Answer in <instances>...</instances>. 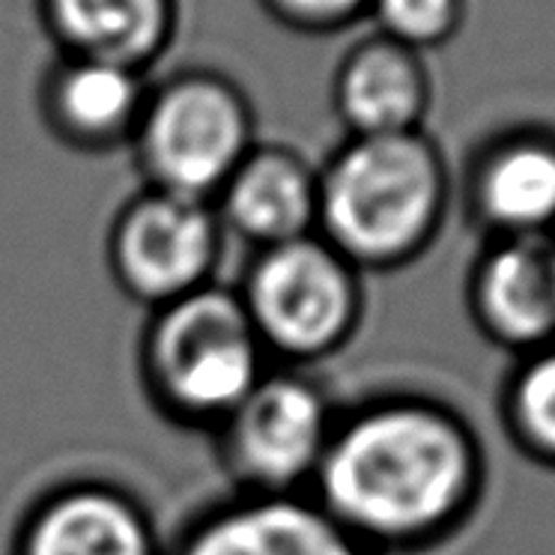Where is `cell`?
I'll return each instance as SVG.
<instances>
[{"label": "cell", "mask_w": 555, "mask_h": 555, "mask_svg": "<svg viewBox=\"0 0 555 555\" xmlns=\"http://www.w3.org/2000/svg\"><path fill=\"white\" fill-rule=\"evenodd\" d=\"M266 359L308 371L359 335L364 275L317 233L251 251L233 287Z\"/></svg>", "instance_id": "obj_4"}, {"label": "cell", "mask_w": 555, "mask_h": 555, "mask_svg": "<svg viewBox=\"0 0 555 555\" xmlns=\"http://www.w3.org/2000/svg\"><path fill=\"white\" fill-rule=\"evenodd\" d=\"M146 505L120 483L75 478L51 487L18 519L10 555H165Z\"/></svg>", "instance_id": "obj_8"}, {"label": "cell", "mask_w": 555, "mask_h": 555, "mask_svg": "<svg viewBox=\"0 0 555 555\" xmlns=\"http://www.w3.org/2000/svg\"><path fill=\"white\" fill-rule=\"evenodd\" d=\"M463 209L483 242L555 236V132L522 126L487 138L463 170Z\"/></svg>", "instance_id": "obj_9"}, {"label": "cell", "mask_w": 555, "mask_h": 555, "mask_svg": "<svg viewBox=\"0 0 555 555\" xmlns=\"http://www.w3.org/2000/svg\"><path fill=\"white\" fill-rule=\"evenodd\" d=\"M129 146L146 189L212 204L257 146V120L236 81L192 69L150 87Z\"/></svg>", "instance_id": "obj_5"}, {"label": "cell", "mask_w": 555, "mask_h": 555, "mask_svg": "<svg viewBox=\"0 0 555 555\" xmlns=\"http://www.w3.org/2000/svg\"><path fill=\"white\" fill-rule=\"evenodd\" d=\"M332 105L347 138L418 132L430 108V75L422 54L379 34L364 39L340 61Z\"/></svg>", "instance_id": "obj_14"}, {"label": "cell", "mask_w": 555, "mask_h": 555, "mask_svg": "<svg viewBox=\"0 0 555 555\" xmlns=\"http://www.w3.org/2000/svg\"><path fill=\"white\" fill-rule=\"evenodd\" d=\"M454 182L430 134L344 138L317 165V236L359 272L422 260L446 228Z\"/></svg>", "instance_id": "obj_2"}, {"label": "cell", "mask_w": 555, "mask_h": 555, "mask_svg": "<svg viewBox=\"0 0 555 555\" xmlns=\"http://www.w3.org/2000/svg\"><path fill=\"white\" fill-rule=\"evenodd\" d=\"M165 555H371L308 493H236L206 507Z\"/></svg>", "instance_id": "obj_11"}, {"label": "cell", "mask_w": 555, "mask_h": 555, "mask_svg": "<svg viewBox=\"0 0 555 555\" xmlns=\"http://www.w3.org/2000/svg\"><path fill=\"white\" fill-rule=\"evenodd\" d=\"M379 37L418 51L436 49L457 34L463 0H371Z\"/></svg>", "instance_id": "obj_17"}, {"label": "cell", "mask_w": 555, "mask_h": 555, "mask_svg": "<svg viewBox=\"0 0 555 555\" xmlns=\"http://www.w3.org/2000/svg\"><path fill=\"white\" fill-rule=\"evenodd\" d=\"M499 422L522 457L555 472V344L514 359L499 388Z\"/></svg>", "instance_id": "obj_16"}, {"label": "cell", "mask_w": 555, "mask_h": 555, "mask_svg": "<svg viewBox=\"0 0 555 555\" xmlns=\"http://www.w3.org/2000/svg\"><path fill=\"white\" fill-rule=\"evenodd\" d=\"M487 493L478 430L415 391L338 410L308 495L371 555H422L466 529Z\"/></svg>", "instance_id": "obj_1"}, {"label": "cell", "mask_w": 555, "mask_h": 555, "mask_svg": "<svg viewBox=\"0 0 555 555\" xmlns=\"http://www.w3.org/2000/svg\"><path fill=\"white\" fill-rule=\"evenodd\" d=\"M224 236L251 251L317 233V165L284 144L254 146L212 197Z\"/></svg>", "instance_id": "obj_12"}, {"label": "cell", "mask_w": 555, "mask_h": 555, "mask_svg": "<svg viewBox=\"0 0 555 555\" xmlns=\"http://www.w3.org/2000/svg\"><path fill=\"white\" fill-rule=\"evenodd\" d=\"M466 308L483 338L514 359L555 344V236L483 242Z\"/></svg>", "instance_id": "obj_10"}, {"label": "cell", "mask_w": 555, "mask_h": 555, "mask_svg": "<svg viewBox=\"0 0 555 555\" xmlns=\"http://www.w3.org/2000/svg\"><path fill=\"white\" fill-rule=\"evenodd\" d=\"M150 87L144 73L87 57H61L39 87V114L57 144L114 153L132 144Z\"/></svg>", "instance_id": "obj_13"}, {"label": "cell", "mask_w": 555, "mask_h": 555, "mask_svg": "<svg viewBox=\"0 0 555 555\" xmlns=\"http://www.w3.org/2000/svg\"><path fill=\"white\" fill-rule=\"evenodd\" d=\"M281 25L305 34H332L371 10V0H263Z\"/></svg>", "instance_id": "obj_18"}, {"label": "cell", "mask_w": 555, "mask_h": 555, "mask_svg": "<svg viewBox=\"0 0 555 555\" xmlns=\"http://www.w3.org/2000/svg\"><path fill=\"white\" fill-rule=\"evenodd\" d=\"M233 287L209 284L150 311L138 374L150 406L185 430L212 434L269 371Z\"/></svg>", "instance_id": "obj_3"}, {"label": "cell", "mask_w": 555, "mask_h": 555, "mask_svg": "<svg viewBox=\"0 0 555 555\" xmlns=\"http://www.w3.org/2000/svg\"><path fill=\"white\" fill-rule=\"evenodd\" d=\"M224 230L209 201L141 189L117 209L105 263L122 296L156 311L216 284Z\"/></svg>", "instance_id": "obj_7"}, {"label": "cell", "mask_w": 555, "mask_h": 555, "mask_svg": "<svg viewBox=\"0 0 555 555\" xmlns=\"http://www.w3.org/2000/svg\"><path fill=\"white\" fill-rule=\"evenodd\" d=\"M63 57L105 61L144 73L177 30V0H39Z\"/></svg>", "instance_id": "obj_15"}, {"label": "cell", "mask_w": 555, "mask_h": 555, "mask_svg": "<svg viewBox=\"0 0 555 555\" xmlns=\"http://www.w3.org/2000/svg\"><path fill=\"white\" fill-rule=\"evenodd\" d=\"M338 418L326 388L299 367L269 364L212 430L216 457L236 493H308Z\"/></svg>", "instance_id": "obj_6"}]
</instances>
